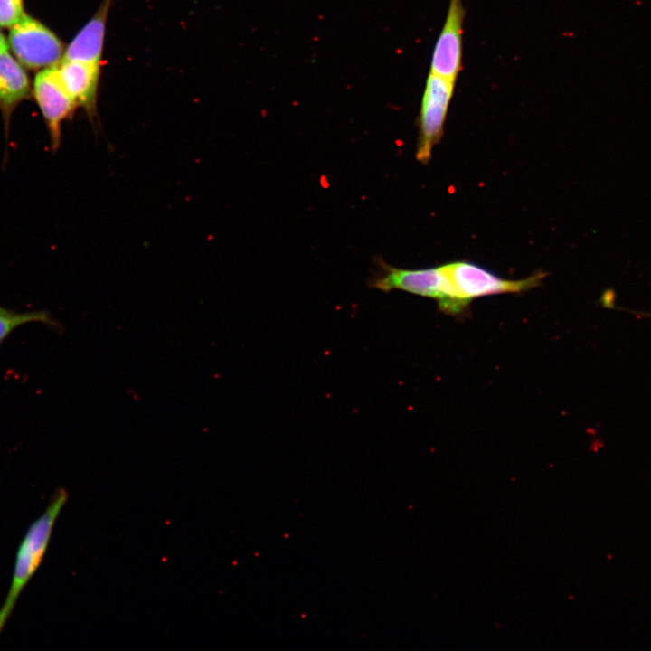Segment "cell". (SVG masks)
<instances>
[{"label": "cell", "instance_id": "9c48e42d", "mask_svg": "<svg viewBox=\"0 0 651 651\" xmlns=\"http://www.w3.org/2000/svg\"><path fill=\"white\" fill-rule=\"evenodd\" d=\"M112 0H103L93 17L65 50L63 59L101 64L106 23Z\"/></svg>", "mask_w": 651, "mask_h": 651}, {"label": "cell", "instance_id": "52a82bcc", "mask_svg": "<svg viewBox=\"0 0 651 651\" xmlns=\"http://www.w3.org/2000/svg\"><path fill=\"white\" fill-rule=\"evenodd\" d=\"M464 18L462 0H449L446 19L431 57L429 72L452 81H457L462 70Z\"/></svg>", "mask_w": 651, "mask_h": 651}, {"label": "cell", "instance_id": "3957f363", "mask_svg": "<svg viewBox=\"0 0 651 651\" xmlns=\"http://www.w3.org/2000/svg\"><path fill=\"white\" fill-rule=\"evenodd\" d=\"M457 294L469 305L472 299L495 294L522 293L540 286L545 274L535 273L524 279H505L469 261L443 265Z\"/></svg>", "mask_w": 651, "mask_h": 651}, {"label": "cell", "instance_id": "8992f818", "mask_svg": "<svg viewBox=\"0 0 651 651\" xmlns=\"http://www.w3.org/2000/svg\"><path fill=\"white\" fill-rule=\"evenodd\" d=\"M33 94L48 129L50 146L55 152L61 145L62 123L73 116L78 105L64 87L56 65L36 75Z\"/></svg>", "mask_w": 651, "mask_h": 651}, {"label": "cell", "instance_id": "ba28073f", "mask_svg": "<svg viewBox=\"0 0 651 651\" xmlns=\"http://www.w3.org/2000/svg\"><path fill=\"white\" fill-rule=\"evenodd\" d=\"M69 94L90 118H95L101 64L62 59L57 66Z\"/></svg>", "mask_w": 651, "mask_h": 651}, {"label": "cell", "instance_id": "8fae6325", "mask_svg": "<svg viewBox=\"0 0 651 651\" xmlns=\"http://www.w3.org/2000/svg\"><path fill=\"white\" fill-rule=\"evenodd\" d=\"M35 322L53 325L52 318L45 311L16 312L0 307V344L14 329L23 325Z\"/></svg>", "mask_w": 651, "mask_h": 651}, {"label": "cell", "instance_id": "277c9868", "mask_svg": "<svg viewBox=\"0 0 651 651\" xmlns=\"http://www.w3.org/2000/svg\"><path fill=\"white\" fill-rule=\"evenodd\" d=\"M456 81L429 72L419 116L416 158L427 165L434 146L440 141Z\"/></svg>", "mask_w": 651, "mask_h": 651}, {"label": "cell", "instance_id": "4fadbf2b", "mask_svg": "<svg viewBox=\"0 0 651 651\" xmlns=\"http://www.w3.org/2000/svg\"><path fill=\"white\" fill-rule=\"evenodd\" d=\"M4 50H7V42L3 34L0 33V51Z\"/></svg>", "mask_w": 651, "mask_h": 651}, {"label": "cell", "instance_id": "7a4b0ae2", "mask_svg": "<svg viewBox=\"0 0 651 651\" xmlns=\"http://www.w3.org/2000/svg\"><path fill=\"white\" fill-rule=\"evenodd\" d=\"M379 268L380 271L369 282L378 290H401L433 298L441 311L453 316L463 314L468 306L457 294L443 266L407 269L380 260Z\"/></svg>", "mask_w": 651, "mask_h": 651}, {"label": "cell", "instance_id": "30bf717a", "mask_svg": "<svg viewBox=\"0 0 651 651\" xmlns=\"http://www.w3.org/2000/svg\"><path fill=\"white\" fill-rule=\"evenodd\" d=\"M28 92L29 81L24 69L7 50L0 51V110L5 126L13 108L27 97Z\"/></svg>", "mask_w": 651, "mask_h": 651}, {"label": "cell", "instance_id": "6da1fadb", "mask_svg": "<svg viewBox=\"0 0 651 651\" xmlns=\"http://www.w3.org/2000/svg\"><path fill=\"white\" fill-rule=\"evenodd\" d=\"M68 499L60 489L45 511L30 525L16 552L7 595L0 608V633L11 616L23 590L39 568L47 551L54 524Z\"/></svg>", "mask_w": 651, "mask_h": 651}, {"label": "cell", "instance_id": "5b68a950", "mask_svg": "<svg viewBox=\"0 0 651 651\" xmlns=\"http://www.w3.org/2000/svg\"><path fill=\"white\" fill-rule=\"evenodd\" d=\"M9 43L19 61L33 69L55 66L63 54L59 38L27 15L11 27Z\"/></svg>", "mask_w": 651, "mask_h": 651}, {"label": "cell", "instance_id": "7c38bea8", "mask_svg": "<svg viewBox=\"0 0 651 651\" xmlns=\"http://www.w3.org/2000/svg\"><path fill=\"white\" fill-rule=\"evenodd\" d=\"M24 16L22 0H0L1 27H13Z\"/></svg>", "mask_w": 651, "mask_h": 651}]
</instances>
